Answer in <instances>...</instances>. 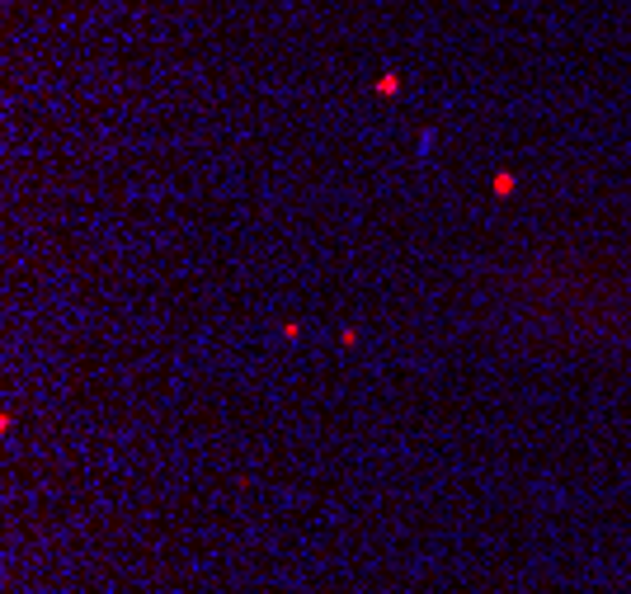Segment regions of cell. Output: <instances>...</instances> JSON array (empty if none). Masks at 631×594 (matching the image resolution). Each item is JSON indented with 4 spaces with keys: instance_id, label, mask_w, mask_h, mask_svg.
<instances>
[{
    "instance_id": "6da1fadb",
    "label": "cell",
    "mask_w": 631,
    "mask_h": 594,
    "mask_svg": "<svg viewBox=\"0 0 631 594\" xmlns=\"http://www.w3.org/2000/svg\"><path fill=\"white\" fill-rule=\"evenodd\" d=\"M509 193H514V175L500 170V175H495V198H509Z\"/></svg>"
},
{
    "instance_id": "7a4b0ae2",
    "label": "cell",
    "mask_w": 631,
    "mask_h": 594,
    "mask_svg": "<svg viewBox=\"0 0 631 594\" xmlns=\"http://www.w3.org/2000/svg\"><path fill=\"white\" fill-rule=\"evenodd\" d=\"M372 90H377V95H396V90H400V76H391V71H387V76L372 85Z\"/></svg>"
}]
</instances>
